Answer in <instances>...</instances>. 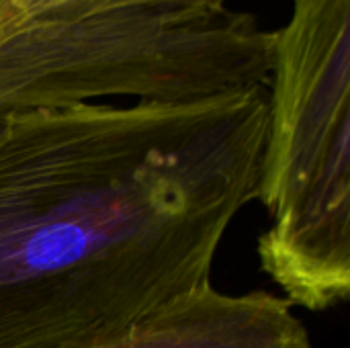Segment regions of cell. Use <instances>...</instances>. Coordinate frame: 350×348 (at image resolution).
<instances>
[{
	"mask_svg": "<svg viewBox=\"0 0 350 348\" xmlns=\"http://www.w3.org/2000/svg\"><path fill=\"white\" fill-rule=\"evenodd\" d=\"M267 86L78 103L0 127V348H70L211 281L254 201Z\"/></svg>",
	"mask_w": 350,
	"mask_h": 348,
	"instance_id": "cell-1",
	"label": "cell"
},
{
	"mask_svg": "<svg viewBox=\"0 0 350 348\" xmlns=\"http://www.w3.org/2000/svg\"><path fill=\"white\" fill-rule=\"evenodd\" d=\"M135 76L125 14L49 23L0 41V127L14 113L123 98Z\"/></svg>",
	"mask_w": 350,
	"mask_h": 348,
	"instance_id": "cell-3",
	"label": "cell"
},
{
	"mask_svg": "<svg viewBox=\"0 0 350 348\" xmlns=\"http://www.w3.org/2000/svg\"><path fill=\"white\" fill-rule=\"evenodd\" d=\"M254 201L269 213L262 273L293 308L350 297V0H293L273 31Z\"/></svg>",
	"mask_w": 350,
	"mask_h": 348,
	"instance_id": "cell-2",
	"label": "cell"
},
{
	"mask_svg": "<svg viewBox=\"0 0 350 348\" xmlns=\"http://www.w3.org/2000/svg\"><path fill=\"white\" fill-rule=\"evenodd\" d=\"M70 348H314L295 308L265 289L226 293L211 281L115 334Z\"/></svg>",
	"mask_w": 350,
	"mask_h": 348,
	"instance_id": "cell-4",
	"label": "cell"
}]
</instances>
